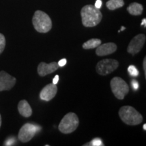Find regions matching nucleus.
Listing matches in <instances>:
<instances>
[{"label": "nucleus", "instance_id": "25", "mask_svg": "<svg viewBox=\"0 0 146 146\" xmlns=\"http://www.w3.org/2000/svg\"><path fill=\"white\" fill-rule=\"evenodd\" d=\"M58 81H59V76L58 75H56L54 79H53V83L56 85L58 83Z\"/></svg>", "mask_w": 146, "mask_h": 146}, {"label": "nucleus", "instance_id": "2", "mask_svg": "<svg viewBox=\"0 0 146 146\" xmlns=\"http://www.w3.org/2000/svg\"><path fill=\"white\" fill-rule=\"evenodd\" d=\"M118 114L122 121L128 125H138L143 121L142 115L130 106L120 108Z\"/></svg>", "mask_w": 146, "mask_h": 146}, {"label": "nucleus", "instance_id": "28", "mask_svg": "<svg viewBox=\"0 0 146 146\" xmlns=\"http://www.w3.org/2000/svg\"><path fill=\"white\" fill-rule=\"evenodd\" d=\"M143 129L144 131L146 130V124H144V125H143Z\"/></svg>", "mask_w": 146, "mask_h": 146}, {"label": "nucleus", "instance_id": "21", "mask_svg": "<svg viewBox=\"0 0 146 146\" xmlns=\"http://www.w3.org/2000/svg\"><path fill=\"white\" fill-rule=\"evenodd\" d=\"M66 62H67L66 59L64 58V59L60 60V61L58 62V66H59L63 67V66H64L66 64Z\"/></svg>", "mask_w": 146, "mask_h": 146}, {"label": "nucleus", "instance_id": "13", "mask_svg": "<svg viewBox=\"0 0 146 146\" xmlns=\"http://www.w3.org/2000/svg\"><path fill=\"white\" fill-rule=\"evenodd\" d=\"M18 110L20 114L22 115L24 117L28 118L32 115L33 111L31 107L29 105L28 102L25 100H21V101L18 103Z\"/></svg>", "mask_w": 146, "mask_h": 146}, {"label": "nucleus", "instance_id": "29", "mask_svg": "<svg viewBox=\"0 0 146 146\" xmlns=\"http://www.w3.org/2000/svg\"><path fill=\"white\" fill-rule=\"evenodd\" d=\"M1 114H0V127H1Z\"/></svg>", "mask_w": 146, "mask_h": 146}, {"label": "nucleus", "instance_id": "16", "mask_svg": "<svg viewBox=\"0 0 146 146\" xmlns=\"http://www.w3.org/2000/svg\"><path fill=\"white\" fill-rule=\"evenodd\" d=\"M125 5L123 0H109L106 2V7L110 10H114L122 8Z\"/></svg>", "mask_w": 146, "mask_h": 146}, {"label": "nucleus", "instance_id": "3", "mask_svg": "<svg viewBox=\"0 0 146 146\" xmlns=\"http://www.w3.org/2000/svg\"><path fill=\"white\" fill-rule=\"evenodd\" d=\"M32 21L35 29L40 33H46L52 29V20L50 16L43 11H36Z\"/></svg>", "mask_w": 146, "mask_h": 146}, {"label": "nucleus", "instance_id": "7", "mask_svg": "<svg viewBox=\"0 0 146 146\" xmlns=\"http://www.w3.org/2000/svg\"><path fill=\"white\" fill-rule=\"evenodd\" d=\"M118 62L114 59H104L96 65V71L100 75L104 76L112 72L118 67Z\"/></svg>", "mask_w": 146, "mask_h": 146}, {"label": "nucleus", "instance_id": "1", "mask_svg": "<svg viewBox=\"0 0 146 146\" xmlns=\"http://www.w3.org/2000/svg\"><path fill=\"white\" fill-rule=\"evenodd\" d=\"M81 15L82 23L85 27H94L100 23L102 19V14L100 9L93 5H86L81 9Z\"/></svg>", "mask_w": 146, "mask_h": 146}, {"label": "nucleus", "instance_id": "24", "mask_svg": "<svg viewBox=\"0 0 146 146\" xmlns=\"http://www.w3.org/2000/svg\"><path fill=\"white\" fill-rule=\"evenodd\" d=\"M143 67L144 72H145V77L146 78V58H145V57L144 58V59H143Z\"/></svg>", "mask_w": 146, "mask_h": 146}, {"label": "nucleus", "instance_id": "9", "mask_svg": "<svg viewBox=\"0 0 146 146\" xmlns=\"http://www.w3.org/2000/svg\"><path fill=\"white\" fill-rule=\"evenodd\" d=\"M16 83L15 77L10 75L3 70L0 72V91L10 90L13 88Z\"/></svg>", "mask_w": 146, "mask_h": 146}, {"label": "nucleus", "instance_id": "20", "mask_svg": "<svg viewBox=\"0 0 146 146\" xmlns=\"http://www.w3.org/2000/svg\"><path fill=\"white\" fill-rule=\"evenodd\" d=\"M15 143V139L14 138H9L8 139L6 140L5 142V145H14V143Z\"/></svg>", "mask_w": 146, "mask_h": 146}, {"label": "nucleus", "instance_id": "14", "mask_svg": "<svg viewBox=\"0 0 146 146\" xmlns=\"http://www.w3.org/2000/svg\"><path fill=\"white\" fill-rule=\"evenodd\" d=\"M143 7L140 3L133 2L131 3L127 8V11L129 13L133 16H139L143 12Z\"/></svg>", "mask_w": 146, "mask_h": 146}, {"label": "nucleus", "instance_id": "8", "mask_svg": "<svg viewBox=\"0 0 146 146\" xmlns=\"http://www.w3.org/2000/svg\"><path fill=\"white\" fill-rule=\"evenodd\" d=\"M146 40V36L144 34H139L135 36L131 39L127 47V52L132 56L138 54L143 48Z\"/></svg>", "mask_w": 146, "mask_h": 146}, {"label": "nucleus", "instance_id": "11", "mask_svg": "<svg viewBox=\"0 0 146 146\" xmlns=\"http://www.w3.org/2000/svg\"><path fill=\"white\" fill-rule=\"evenodd\" d=\"M59 68L58 62H52L50 64H46L42 62L37 67V72L40 76H45L47 74L54 72Z\"/></svg>", "mask_w": 146, "mask_h": 146}, {"label": "nucleus", "instance_id": "10", "mask_svg": "<svg viewBox=\"0 0 146 146\" xmlns=\"http://www.w3.org/2000/svg\"><path fill=\"white\" fill-rule=\"evenodd\" d=\"M58 92L57 85L54 83H50L44 87L41 91L39 97L43 101L49 102L52 100L56 96Z\"/></svg>", "mask_w": 146, "mask_h": 146}, {"label": "nucleus", "instance_id": "15", "mask_svg": "<svg viewBox=\"0 0 146 146\" xmlns=\"http://www.w3.org/2000/svg\"><path fill=\"white\" fill-rule=\"evenodd\" d=\"M102 41L99 39H91L83 44V48L85 50H90V49H94L98 47L100 45H101Z\"/></svg>", "mask_w": 146, "mask_h": 146}, {"label": "nucleus", "instance_id": "23", "mask_svg": "<svg viewBox=\"0 0 146 146\" xmlns=\"http://www.w3.org/2000/svg\"><path fill=\"white\" fill-rule=\"evenodd\" d=\"M102 5V0H97V1H96V3H95L94 6L96 7V8L100 9V8H101Z\"/></svg>", "mask_w": 146, "mask_h": 146}, {"label": "nucleus", "instance_id": "19", "mask_svg": "<svg viewBox=\"0 0 146 146\" xmlns=\"http://www.w3.org/2000/svg\"><path fill=\"white\" fill-rule=\"evenodd\" d=\"M88 145H92V146H100V145H104L101 139L100 138H95L91 141Z\"/></svg>", "mask_w": 146, "mask_h": 146}, {"label": "nucleus", "instance_id": "6", "mask_svg": "<svg viewBox=\"0 0 146 146\" xmlns=\"http://www.w3.org/2000/svg\"><path fill=\"white\" fill-rule=\"evenodd\" d=\"M41 130V127L31 123L25 124L18 133V139L23 143H27L32 139L38 131Z\"/></svg>", "mask_w": 146, "mask_h": 146}, {"label": "nucleus", "instance_id": "5", "mask_svg": "<svg viewBox=\"0 0 146 146\" xmlns=\"http://www.w3.org/2000/svg\"><path fill=\"white\" fill-rule=\"evenodd\" d=\"M110 87L113 94L118 100H123L129 91L127 83L120 77H114L110 81Z\"/></svg>", "mask_w": 146, "mask_h": 146}, {"label": "nucleus", "instance_id": "18", "mask_svg": "<svg viewBox=\"0 0 146 146\" xmlns=\"http://www.w3.org/2000/svg\"><path fill=\"white\" fill-rule=\"evenodd\" d=\"M5 43H6V41H5V38L4 35L3 34L0 33V55L1 54V53L4 50Z\"/></svg>", "mask_w": 146, "mask_h": 146}, {"label": "nucleus", "instance_id": "4", "mask_svg": "<svg viewBox=\"0 0 146 146\" xmlns=\"http://www.w3.org/2000/svg\"><path fill=\"white\" fill-rule=\"evenodd\" d=\"M79 125V120L77 115L73 112L68 113L62 119L58 126V129L64 134H69L74 132Z\"/></svg>", "mask_w": 146, "mask_h": 146}, {"label": "nucleus", "instance_id": "26", "mask_svg": "<svg viewBox=\"0 0 146 146\" xmlns=\"http://www.w3.org/2000/svg\"><path fill=\"white\" fill-rule=\"evenodd\" d=\"M141 26H144V27H146V19L145 18H143V19L142 20Z\"/></svg>", "mask_w": 146, "mask_h": 146}, {"label": "nucleus", "instance_id": "12", "mask_svg": "<svg viewBox=\"0 0 146 146\" xmlns=\"http://www.w3.org/2000/svg\"><path fill=\"white\" fill-rule=\"evenodd\" d=\"M117 50V46L114 43H107L97 47L96 53L98 56H105L112 54Z\"/></svg>", "mask_w": 146, "mask_h": 146}, {"label": "nucleus", "instance_id": "17", "mask_svg": "<svg viewBox=\"0 0 146 146\" xmlns=\"http://www.w3.org/2000/svg\"><path fill=\"white\" fill-rule=\"evenodd\" d=\"M128 72L131 76H134V77H137L139 75V71L135 66H129V68H128Z\"/></svg>", "mask_w": 146, "mask_h": 146}, {"label": "nucleus", "instance_id": "22", "mask_svg": "<svg viewBox=\"0 0 146 146\" xmlns=\"http://www.w3.org/2000/svg\"><path fill=\"white\" fill-rule=\"evenodd\" d=\"M131 84H132V87L133 88L135 89V90H137L139 88V83L138 82L136 81V80H133L131 81Z\"/></svg>", "mask_w": 146, "mask_h": 146}, {"label": "nucleus", "instance_id": "27", "mask_svg": "<svg viewBox=\"0 0 146 146\" xmlns=\"http://www.w3.org/2000/svg\"><path fill=\"white\" fill-rule=\"evenodd\" d=\"M125 27H121V29H120V31H118V33L119 32H120V31H124V30H125Z\"/></svg>", "mask_w": 146, "mask_h": 146}]
</instances>
